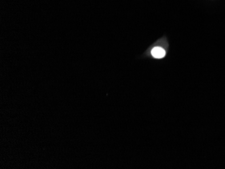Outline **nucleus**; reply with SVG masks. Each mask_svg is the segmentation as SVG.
Returning a JSON list of instances; mask_svg holds the SVG:
<instances>
[{"label":"nucleus","mask_w":225,"mask_h":169,"mask_svg":"<svg viewBox=\"0 0 225 169\" xmlns=\"http://www.w3.org/2000/svg\"><path fill=\"white\" fill-rule=\"evenodd\" d=\"M151 53L154 57L157 59H160L165 56V51L161 47H155L151 51Z\"/></svg>","instance_id":"nucleus-1"}]
</instances>
